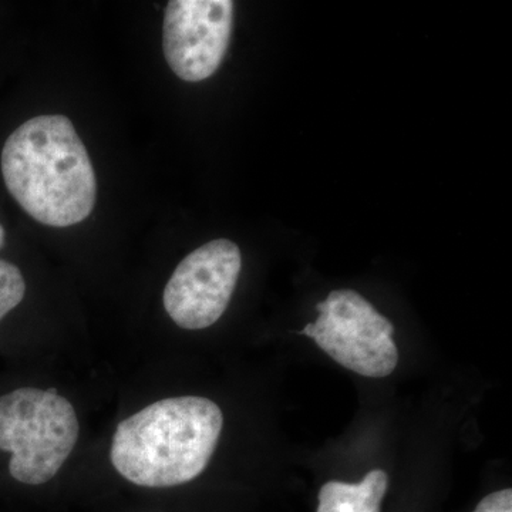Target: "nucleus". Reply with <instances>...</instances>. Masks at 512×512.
<instances>
[{
    "instance_id": "6e6552de",
    "label": "nucleus",
    "mask_w": 512,
    "mask_h": 512,
    "mask_svg": "<svg viewBox=\"0 0 512 512\" xmlns=\"http://www.w3.org/2000/svg\"><path fill=\"white\" fill-rule=\"evenodd\" d=\"M26 284L18 266L0 261V320L25 298Z\"/></svg>"
},
{
    "instance_id": "f03ea898",
    "label": "nucleus",
    "mask_w": 512,
    "mask_h": 512,
    "mask_svg": "<svg viewBox=\"0 0 512 512\" xmlns=\"http://www.w3.org/2000/svg\"><path fill=\"white\" fill-rule=\"evenodd\" d=\"M220 406L200 396L170 397L117 426L110 460L121 477L147 488L190 483L202 474L220 440Z\"/></svg>"
},
{
    "instance_id": "39448f33",
    "label": "nucleus",
    "mask_w": 512,
    "mask_h": 512,
    "mask_svg": "<svg viewBox=\"0 0 512 512\" xmlns=\"http://www.w3.org/2000/svg\"><path fill=\"white\" fill-rule=\"evenodd\" d=\"M242 255L228 239H215L185 256L164 289L165 311L187 330L210 328L227 311Z\"/></svg>"
},
{
    "instance_id": "423d86ee",
    "label": "nucleus",
    "mask_w": 512,
    "mask_h": 512,
    "mask_svg": "<svg viewBox=\"0 0 512 512\" xmlns=\"http://www.w3.org/2000/svg\"><path fill=\"white\" fill-rule=\"evenodd\" d=\"M234 22L231 0H171L165 8L163 46L168 66L184 82L217 72Z\"/></svg>"
},
{
    "instance_id": "0eeeda50",
    "label": "nucleus",
    "mask_w": 512,
    "mask_h": 512,
    "mask_svg": "<svg viewBox=\"0 0 512 512\" xmlns=\"http://www.w3.org/2000/svg\"><path fill=\"white\" fill-rule=\"evenodd\" d=\"M389 487L386 471L373 470L360 483L329 481L320 488L316 512H380Z\"/></svg>"
},
{
    "instance_id": "20e7f679",
    "label": "nucleus",
    "mask_w": 512,
    "mask_h": 512,
    "mask_svg": "<svg viewBox=\"0 0 512 512\" xmlns=\"http://www.w3.org/2000/svg\"><path fill=\"white\" fill-rule=\"evenodd\" d=\"M319 318L301 333L326 355L357 375L382 379L399 363L394 328L362 295L350 289L329 293L316 305Z\"/></svg>"
},
{
    "instance_id": "7ed1b4c3",
    "label": "nucleus",
    "mask_w": 512,
    "mask_h": 512,
    "mask_svg": "<svg viewBox=\"0 0 512 512\" xmlns=\"http://www.w3.org/2000/svg\"><path fill=\"white\" fill-rule=\"evenodd\" d=\"M80 424L73 404L57 390L23 387L0 397V450L19 483H49L72 454Z\"/></svg>"
},
{
    "instance_id": "1a4fd4ad",
    "label": "nucleus",
    "mask_w": 512,
    "mask_h": 512,
    "mask_svg": "<svg viewBox=\"0 0 512 512\" xmlns=\"http://www.w3.org/2000/svg\"><path fill=\"white\" fill-rule=\"evenodd\" d=\"M473 512H512L511 488L487 495Z\"/></svg>"
},
{
    "instance_id": "9d476101",
    "label": "nucleus",
    "mask_w": 512,
    "mask_h": 512,
    "mask_svg": "<svg viewBox=\"0 0 512 512\" xmlns=\"http://www.w3.org/2000/svg\"><path fill=\"white\" fill-rule=\"evenodd\" d=\"M3 244H5V229L0 225V249H2Z\"/></svg>"
},
{
    "instance_id": "f257e3e1",
    "label": "nucleus",
    "mask_w": 512,
    "mask_h": 512,
    "mask_svg": "<svg viewBox=\"0 0 512 512\" xmlns=\"http://www.w3.org/2000/svg\"><path fill=\"white\" fill-rule=\"evenodd\" d=\"M2 174L20 207L49 227L79 224L96 204L92 161L64 116H39L16 128L3 147Z\"/></svg>"
}]
</instances>
